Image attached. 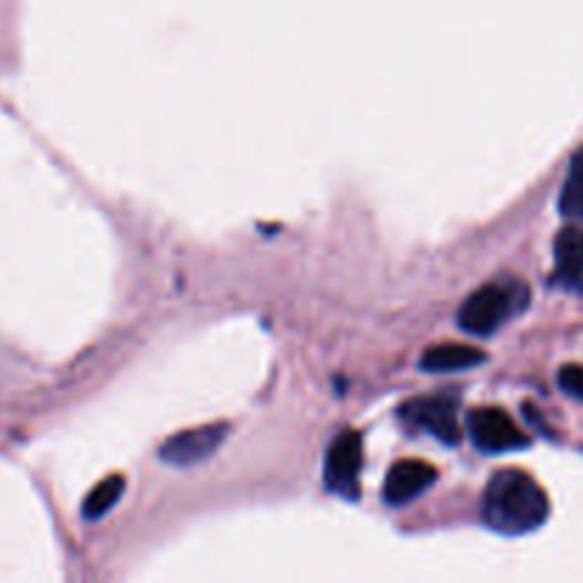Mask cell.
<instances>
[{"mask_svg":"<svg viewBox=\"0 0 583 583\" xmlns=\"http://www.w3.org/2000/svg\"><path fill=\"white\" fill-rule=\"evenodd\" d=\"M481 516L496 532L523 536L550 518V498L530 473L512 467L498 469L484 490Z\"/></svg>","mask_w":583,"mask_h":583,"instance_id":"1","label":"cell"},{"mask_svg":"<svg viewBox=\"0 0 583 583\" xmlns=\"http://www.w3.org/2000/svg\"><path fill=\"white\" fill-rule=\"evenodd\" d=\"M402 416L430 436H436L442 444H458V438H462L456 402L447 396L416 399V402L404 404Z\"/></svg>","mask_w":583,"mask_h":583,"instance_id":"6","label":"cell"},{"mask_svg":"<svg viewBox=\"0 0 583 583\" xmlns=\"http://www.w3.org/2000/svg\"><path fill=\"white\" fill-rule=\"evenodd\" d=\"M487 356L481 353L473 344H462V342H444L436 344V348L424 350L422 356V368L433 370V373H453V370H464L473 368V364H481Z\"/></svg>","mask_w":583,"mask_h":583,"instance_id":"9","label":"cell"},{"mask_svg":"<svg viewBox=\"0 0 583 583\" xmlns=\"http://www.w3.org/2000/svg\"><path fill=\"white\" fill-rule=\"evenodd\" d=\"M436 478L438 473L433 464L418 462V458H404V462L390 467L388 481H384V501L393 504V507H402V504L413 501L424 490H430L436 484Z\"/></svg>","mask_w":583,"mask_h":583,"instance_id":"7","label":"cell"},{"mask_svg":"<svg viewBox=\"0 0 583 583\" xmlns=\"http://www.w3.org/2000/svg\"><path fill=\"white\" fill-rule=\"evenodd\" d=\"M558 384L566 396L583 402V364H563L561 373H558Z\"/></svg>","mask_w":583,"mask_h":583,"instance_id":"12","label":"cell"},{"mask_svg":"<svg viewBox=\"0 0 583 583\" xmlns=\"http://www.w3.org/2000/svg\"><path fill=\"white\" fill-rule=\"evenodd\" d=\"M527 303H530V290L523 282H490V285H484L464 299V305L458 308V325L473 336H490L504 322H510Z\"/></svg>","mask_w":583,"mask_h":583,"instance_id":"2","label":"cell"},{"mask_svg":"<svg viewBox=\"0 0 583 583\" xmlns=\"http://www.w3.org/2000/svg\"><path fill=\"white\" fill-rule=\"evenodd\" d=\"M364 449L356 430H344L330 442L325 456V487L336 496L359 498V473H362Z\"/></svg>","mask_w":583,"mask_h":583,"instance_id":"3","label":"cell"},{"mask_svg":"<svg viewBox=\"0 0 583 583\" xmlns=\"http://www.w3.org/2000/svg\"><path fill=\"white\" fill-rule=\"evenodd\" d=\"M561 214L572 222H583V148L570 162V174L561 188Z\"/></svg>","mask_w":583,"mask_h":583,"instance_id":"10","label":"cell"},{"mask_svg":"<svg viewBox=\"0 0 583 583\" xmlns=\"http://www.w3.org/2000/svg\"><path fill=\"white\" fill-rule=\"evenodd\" d=\"M225 436H229V424L225 422L182 430L162 444L160 458L166 464H174V467H191V464H200L214 456Z\"/></svg>","mask_w":583,"mask_h":583,"instance_id":"5","label":"cell"},{"mask_svg":"<svg viewBox=\"0 0 583 583\" xmlns=\"http://www.w3.org/2000/svg\"><path fill=\"white\" fill-rule=\"evenodd\" d=\"M555 282L566 288H583V231L563 229L555 240Z\"/></svg>","mask_w":583,"mask_h":583,"instance_id":"8","label":"cell"},{"mask_svg":"<svg viewBox=\"0 0 583 583\" xmlns=\"http://www.w3.org/2000/svg\"><path fill=\"white\" fill-rule=\"evenodd\" d=\"M469 438L481 453H507L530 444V436L501 407H478L469 413Z\"/></svg>","mask_w":583,"mask_h":583,"instance_id":"4","label":"cell"},{"mask_svg":"<svg viewBox=\"0 0 583 583\" xmlns=\"http://www.w3.org/2000/svg\"><path fill=\"white\" fill-rule=\"evenodd\" d=\"M123 490H126V478L123 476L103 478V481L97 484L92 492H88L86 501H83V518L97 521V518L106 516V512L112 510L117 501H120Z\"/></svg>","mask_w":583,"mask_h":583,"instance_id":"11","label":"cell"}]
</instances>
